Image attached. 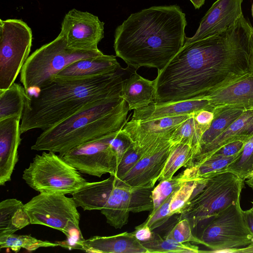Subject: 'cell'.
<instances>
[{"mask_svg": "<svg viewBox=\"0 0 253 253\" xmlns=\"http://www.w3.org/2000/svg\"><path fill=\"white\" fill-rule=\"evenodd\" d=\"M251 26L243 14L217 35L185 42L158 71L155 103L202 99L253 74Z\"/></svg>", "mask_w": 253, "mask_h": 253, "instance_id": "obj_1", "label": "cell"}, {"mask_svg": "<svg viewBox=\"0 0 253 253\" xmlns=\"http://www.w3.org/2000/svg\"><path fill=\"white\" fill-rule=\"evenodd\" d=\"M185 14L177 5L154 6L131 14L114 35L116 56L128 66L160 71L184 44Z\"/></svg>", "mask_w": 253, "mask_h": 253, "instance_id": "obj_2", "label": "cell"}, {"mask_svg": "<svg viewBox=\"0 0 253 253\" xmlns=\"http://www.w3.org/2000/svg\"><path fill=\"white\" fill-rule=\"evenodd\" d=\"M134 70L128 66L86 79H55L36 95L27 93L21 134L35 128L46 130L95 101L121 95L124 80Z\"/></svg>", "mask_w": 253, "mask_h": 253, "instance_id": "obj_3", "label": "cell"}, {"mask_svg": "<svg viewBox=\"0 0 253 253\" xmlns=\"http://www.w3.org/2000/svg\"><path fill=\"white\" fill-rule=\"evenodd\" d=\"M129 111L122 95L95 101L43 130L31 148L62 157L78 145L122 130Z\"/></svg>", "mask_w": 253, "mask_h": 253, "instance_id": "obj_4", "label": "cell"}, {"mask_svg": "<svg viewBox=\"0 0 253 253\" xmlns=\"http://www.w3.org/2000/svg\"><path fill=\"white\" fill-rule=\"evenodd\" d=\"M102 54L99 49L81 51L69 48L64 37L59 33L54 40L29 56L20 71V82L27 93L32 88L40 89L53 82L56 75L74 62Z\"/></svg>", "mask_w": 253, "mask_h": 253, "instance_id": "obj_5", "label": "cell"}, {"mask_svg": "<svg viewBox=\"0 0 253 253\" xmlns=\"http://www.w3.org/2000/svg\"><path fill=\"white\" fill-rule=\"evenodd\" d=\"M203 179V187L188 202L178 218L188 219L192 228L239 201L244 187V180L231 172Z\"/></svg>", "mask_w": 253, "mask_h": 253, "instance_id": "obj_6", "label": "cell"}, {"mask_svg": "<svg viewBox=\"0 0 253 253\" xmlns=\"http://www.w3.org/2000/svg\"><path fill=\"white\" fill-rule=\"evenodd\" d=\"M80 173L59 154L44 151L34 157L22 178L41 193L72 195L87 182Z\"/></svg>", "mask_w": 253, "mask_h": 253, "instance_id": "obj_7", "label": "cell"}, {"mask_svg": "<svg viewBox=\"0 0 253 253\" xmlns=\"http://www.w3.org/2000/svg\"><path fill=\"white\" fill-rule=\"evenodd\" d=\"M31 224H39L60 231L67 237L64 241L73 246L84 239L80 228V214L72 198L64 194L41 193L24 204Z\"/></svg>", "mask_w": 253, "mask_h": 253, "instance_id": "obj_8", "label": "cell"}, {"mask_svg": "<svg viewBox=\"0 0 253 253\" xmlns=\"http://www.w3.org/2000/svg\"><path fill=\"white\" fill-rule=\"evenodd\" d=\"M32 41V30L23 21L0 20V89L14 83L30 56Z\"/></svg>", "mask_w": 253, "mask_h": 253, "instance_id": "obj_9", "label": "cell"}, {"mask_svg": "<svg viewBox=\"0 0 253 253\" xmlns=\"http://www.w3.org/2000/svg\"><path fill=\"white\" fill-rule=\"evenodd\" d=\"M242 211L239 201L211 218L199 238L202 245L212 252H228L253 245Z\"/></svg>", "mask_w": 253, "mask_h": 253, "instance_id": "obj_10", "label": "cell"}, {"mask_svg": "<svg viewBox=\"0 0 253 253\" xmlns=\"http://www.w3.org/2000/svg\"><path fill=\"white\" fill-rule=\"evenodd\" d=\"M115 132L78 145L62 158L81 173L98 177L106 173L114 175L118 161L110 139Z\"/></svg>", "mask_w": 253, "mask_h": 253, "instance_id": "obj_11", "label": "cell"}, {"mask_svg": "<svg viewBox=\"0 0 253 253\" xmlns=\"http://www.w3.org/2000/svg\"><path fill=\"white\" fill-rule=\"evenodd\" d=\"M104 23L87 11L75 8L69 10L61 23V34L67 47L76 50L99 49L98 44L104 38Z\"/></svg>", "mask_w": 253, "mask_h": 253, "instance_id": "obj_12", "label": "cell"}, {"mask_svg": "<svg viewBox=\"0 0 253 253\" xmlns=\"http://www.w3.org/2000/svg\"><path fill=\"white\" fill-rule=\"evenodd\" d=\"M190 115L148 120L131 119L121 130L128 138L132 146L143 155L146 151L170 141L174 131Z\"/></svg>", "mask_w": 253, "mask_h": 253, "instance_id": "obj_13", "label": "cell"}, {"mask_svg": "<svg viewBox=\"0 0 253 253\" xmlns=\"http://www.w3.org/2000/svg\"><path fill=\"white\" fill-rule=\"evenodd\" d=\"M173 144L168 141L146 151L121 180L132 187L154 188L164 168Z\"/></svg>", "mask_w": 253, "mask_h": 253, "instance_id": "obj_14", "label": "cell"}, {"mask_svg": "<svg viewBox=\"0 0 253 253\" xmlns=\"http://www.w3.org/2000/svg\"><path fill=\"white\" fill-rule=\"evenodd\" d=\"M244 0H217L203 17L195 34L186 37L192 42L217 35L233 25L243 14Z\"/></svg>", "mask_w": 253, "mask_h": 253, "instance_id": "obj_15", "label": "cell"}, {"mask_svg": "<svg viewBox=\"0 0 253 253\" xmlns=\"http://www.w3.org/2000/svg\"><path fill=\"white\" fill-rule=\"evenodd\" d=\"M14 116L0 120V185L11 180L18 161V148L21 141L20 121Z\"/></svg>", "mask_w": 253, "mask_h": 253, "instance_id": "obj_16", "label": "cell"}, {"mask_svg": "<svg viewBox=\"0 0 253 253\" xmlns=\"http://www.w3.org/2000/svg\"><path fill=\"white\" fill-rule=\"evenodd\" d=\"M74 249L89 253H149L133 232L110 236H92L77 242Z\"/></svg>", "mask_w": 253, "mask_h": 253, "instance_id": "obj_17", "label": "cell"}, {"mask_svg": "<svg viewBox=\"0 0 253 253\" xmlns=\"http://www.w3.org/2000/svg\"><path fill=\"white\" fill-rule=\"evenodd\" d=\"M204 98L214 109L234 108L253 109V74L231 85L217 90Z\"/></svg>", "mask_w": 253, "mask_h": 253, "instance_id": "obj_18", "label": "cell"}, {"mask_svg": "<svg viewBox=\"0 0 253 253\" xmlns=\"http://www.w3.org/2000/svg\"><path fill=\"white\" fill-rule=\"evenodd\" d=\"M122 68L117 61L116 56L103 54L74 62L60 72L54 80H73L86 79L113 73Z\"/></svg>", "mask_w": 253, "mask_h": 253, "instance_id": "obj_19", "label": "cell"}, {"mask_svg": "<svg viewBox=\"0 0 253 253\" xmlns=\"http://www.w3.org/2000/svg\"><path fill=\"white\" fill-rule=\"evenodd\" d=\"M253 135V109L245 110L225 131L194 156L193 164L202 161L226 144L237 140L247 141Z\"/></svg>", "mask_w": 253, "mask_h": 253, "instance_id": "obj_20", "label": "cell"}, {"mask_svg": "<svg viewBox=\"0 0 253 253\" xmlns=\"http://www.w3.org/2000/svg\"><path fill=\"white\" fill-rule=\"evenodd\" d=\"M205 109L213 112L209 101L199 99L165 103H152L148 106L133 110L132 119L148 120L165 117L189 115Z\"/></svg>", "mask_w": 253, "mask_h": 253, "instance_id": "obj_21", "label": "cell"}, {"mask_svg": "<svg viewBox=\"0 0 253 253\" xmlns=\"http://www.w3.org/2000/svg\"><path fill=\"white\" fill-rule=\"evenodd\" d=\"M121 95L129 111L145 107L155 102V81L142 77L134 70L124 80Z\"/></svg>", "mask_w": 253, "mask_h": 253, "instance_id": "obj_22", "label": "cell"}, {"mask_svg": "<svg viewBox=\"0 0 253 253\" xmlns=\"http://www.w3.org/2000/svg\"><path fill=\"white\" fill-rule=\"evenodd\" d=\"M115 185V176L97 182H87L72 195L78 207L84 211L99 210Z\"/></svg>", "mask_w": 253, "mask_h": 253, "instance_id": "obj_23", "label": "cell"}, {"mask_svg": "<svg viewBox=\"0 0 253 253\" xmlns=\"http://www.w3.org/2000/svg\"><path fill=\"white\" fill-rule=\"evenodd\" d=\"M24 204L15 198L0 203V237L14 234L31 224Z\"/></svg>", "mask_w": 253, "mask_h": 253, "instance_id": "obj_24", "label": "cell"}, {"mask_svg": "<svg viewBox=\"0 0 253 253\" xmlns=\"http://www.w3.org/2000/svg\"><path fill=\"white\" fill-rule=\"evenodd\" d=\"M27 95L24 87L15 83L0 89V120L14 116L22 118Z\"/></svg>", "mask_w": 253, "mask_h": 253, "instance_id": "obj_25", "label": "cell"}, {"mask_svg": "<svg viewBox=\"0 0 253 253\" xmlns=\"http://www.w3.org/2000/svg\"><path fill=\"white\" fill-rule=\"evenodd\" d=\"M244 111L234 108L214 109L213 112V120L209 128L202 135L198 150L201 147L209 144L225 131Z\"/></svg>", "mask_w": 253, "mask_h": 253, "instance_id": "obj_26", "label": "cell"}, {"mask_svg": "<svg viewBox=\"0 0 253 253\" xmlns=\"http://www.w3.org/2000/svg\"><path fill=\"white\" fill-rule=\"evenodd\" d=\"M194 113L190 114L174 131L170 141L173 144L180 143L189 145L193 150L195 156L198 150L202 135L207 129L197 123Z\"/></svg>", "mask_w": 253, "mask_h": 253, "instance_id": "obj_27", "label": "cell"}, {"mask_svg": "<svg viewBox=\"0 0 253 253\" xmlns=\"http://www.w3.org/2000/svg\"><path fill=\"white\" fill-rule=\"evenodd\" d=\"M240 153L237 155L228 157L211 156L188 167L186 170L191 180L203 179L223 173Z\"/></svg>", "mask_w": 253, "mask_h": 253, "instance_id": "obj_28", "label": "cell"}, {"mask_svg": "<svg viewBox=\"0 0 253 253\" xmlns=\"http://www.w3.org/2000/svg\"><path fill=\"white\" fill-rule=\"evenodd\" d=\"M194 155L193 150L189 145L173 144L159 181L171 178L181 167L192 166Z\"/></svg>", "mask_w": 253, "mask_h": 253, "instance_id": "obj_29", "label": "cell"}, {"mask_svg": "<svg viewBox=\"0 0 253 253\" xmlns=\"http://www.w3.org/2000/svg\"><path fill=\"white\" fill-rule=\"evenodd\" d=\"M58 246L56 242L52 243L39 240L30 235H17L14 233L0 237V249H10L15 253L18 252L21 249L33 251L40 248Z\"/></svg>", "mask_w": 253, "mask_h": 253, "instance_id": "obj_30", "label": "cell"}, {"mask_svg": "<svg viewBox=\"0 0 253 253\" xmlns=\"http://www.w3.org/2000/svg\"><path fill=\"white\" fill-rule=\"evenodd\" d=\"M189 181L191 180L186 170L171 178L160 181V183L152 190L153 209L150 213L157 210L182 184Z\"/></svg>", "mask_w": 253, "mask_h": 253, "instance_id": "obj_31", "label": "cell"}, {"mask_svg": "<svg viewBox=\"0 0 253 253\" xmlns=\"http://www.w3.org/2000/svg\"><path fill=\"white\" fill-rule=\"evenodd\" d=\"M244 180L253 173V135L245 142L238 157L225 169Z\"/></svg>", "mask_w": 253, "mask_h": 253, "instance_id": "obj_32", "label": "cell"}, {"mask_svg": "<svg viewBox=\"0 0 253 253\" xmlns=\"http://www.w3.org/2000/svg\"><path fill=\"white\" fill-rule=\"evenodd\" d=\"M141 243L148 250L149 253H198L202 252L199 250L198 246L193 245L190 243H177L162 237L156 233L153 239Z\"/></svg>", "mask_w": 253, "mask_h": 253, "instance_id": "obj_33", "label": "cell"}, {"mask_svg": "<svg viewBox=\"0 0 253 253\" xmlns=\"http://www.w3.org/2000/svg\"><path fill=\"white\" fill-rule=\"evenodd\" d=\"M198 179L187 181L175 192L170 204V214L172 216L181 213L188 202L193 197Z\"/></svg>", "mask_w": 253, "mask_h": 253, "instance_id": "obj_34", "label": "cell"}, {"mask_svg": "<svg viewBox=\"0 0 253 253\" xmlns=\"http://www.w3.org/2000/svg\"><path fill=\"white\" fill-rule=\"evenodd\" d=\"M192 229L189 220L183 218L178 220L174 226L164 237L179 243L192 242L202 245L200 238L193 234Z\"/></svg>", "mask_w": 253, "mask_h": 253, "instance_id": "obj_35", "label": "cell"}, {"mask_svg": "<svg viewBox=\"0 0 253 253\" xmlns=\"http://www.w3.org/2000/svg\"><path fill=\"white\" fill-rule=\"evenodd\" d=\"M142 156V152L132 145L119 163L114 175L115 177L117 179L122 180L135 166Z\"/></svg>", "mask_w": 253, "mask_h": 253, "instance_id": "obj_36", "label": "cell"}, {"mask_svg": "<svg viewBox=\"0 0 253 253\" xmlns=\"http://www.w3.org/2000/svg\"><path fill=\"white\" fill-rule=\"evenodd\" d=\"M176 191L170 195L157 210L151 213L147 219L141 224L146 225L152 230H154L168 221L170 217L172 216L170 214V204Z\"/></svg>", "mask_w": 253, "mask_h": 253, "instance_id": "obj_37", "label": "cell"}, {"mask_svg": "<svg viewBox=\"0 0 253 253\" xmlns=\"http://www.w3.org/2000/svg\"><path fill=\"white\" fill-rule=\"evenodd\" d=\"M110 143L116 153L119 164L124 154L132 145L131 143L121 130L113 133Z\"/></svg>", "mask_w": 253, "mask_h": 253, "instance_id": "obj_38", "label": "cell"}, {"mask_svg": "<svg viewBox=\"0 0 253 253\" xmlns=\"http://www.w3.org/2000/svg\"><path fill=\"white\" fill-rule=\"evenodd\" d=\"M246 141L239 139L229 142L220 147L210 156L228 157L237 155L243 149Z\"/></svg>", "mask_w": 253, "mask_h": 253, "instance_id": "obj_39", "label": "cell"}, {"mask_svg": "<svg viewBox=\"0 0 253 253\" xmlns=\"http://www.w3.org/2000/svg\"><path fill=\"white\" fill-rule=\"evenodd\" d=\"M194 117L197 123L207 130L213 120L214 113L211 111L203 109L195 112Z\"/></svg>", "mask_w": 253, "mask_h": 253, "instance_id": "obj_40", "label": "cell"}, {"mask_svg": "<svg viewBox=\"0 0 253 253\" xmlns=\"http://www.w3.org/2000/svg\"><path fill=\"white\" fill-rule=\"evenodd\" d=\"M136 239L141 243L148 242L153 239L155 233L149 227L141 224L135 227L133 232Z\"/></svg>", "mask_w": 253, "mask_h": 253, "instance_id": "obj_41", "label": "cell"}, {"mask_svg": "<svg viewBox=\"0 0 253 253\" xmlns=\"http://www.w3.org/2000/svg\"><path fill=\"white\" fill-rule=\"evenodd\" d=\"M242 213L246 225L253 237V204L249 210L243 211Z\"/></svg>", "mask_w": 253, "mask_h": 253, "instance_id": "obj_42", "label": "cell"}, {"mask_svg": "<svg viewBox=\"0 0 253 253\" xmlns=\"http://www.w3.org/2000/svg\"><path fill=\"white\" fill-rule=\"evenodd\" d=\"M228 252L235 253H253V245H250L244 248L233 249L229 251Z\"/></svg>", "mask_w": 253, "mask_h": 253, "instance_id": "obj_43", "label": "cell"}, {"mask_svg": "<svg viewBox=\"0 0 253 253\" xmlns=\"http://www.w3.org/2000/svg\"><path fill=\"white\" fill-rule=\"evenodd\" d=\"M196 9L200 8L205 3V0H190Z\"/></svg>", "mask_w": 253, "mask_h": 253, "instance_id": "obj_44", "label": "cell"}, {"mask_svg": "<svg viewBox=\"0 0 253 253\" xmlns=\"http://www.w3.org/2000/svg\"><path fill=\"white\" fill-rule=\"evenodd\" d=\"M246 183L253 189V173L249 177L246 179Z\"/></svg>", "mask_w": 253, "mask_h": 253, "instance_id": "obj_45", "label": "cell"}, {"mask_svg": "<svg viewBox=\"0 0 253 253\" xmlns=\"http://www.w3.org/2000/svg\"><path fill=\"white\" fill-rule=\"evenodd\" d=\"M251 42L253 53V27L252 25L251 27Z\"/></svg>", "mask_w": 253, "mask_h": 253, "instance_id": "obj_46", "label": "cell"}, {"mask_svg": "<svg viewBox=\"0 0 253 253\" xmlns=\"http://www.w3.org/2000/svg\"><path fill=\"white\" fill-rule=\"evenodd\" d=\"M252 16H253V3L252 5Z\"/></svg>", "mask_w": 253, "mask_h": 253, "instance_id": "obj_47", "label": "cell"}, {"mask_svg": "<svg viewBox=\"0 0 253 253\" xmlns=\"http://www.w3.org/2000/svg\"><path fill=\"white\" fill-rule=\"evenodd\" d=\"M252 204H253V202H252Z\"/></svg>", "mask_w": 253, "mask_h": 253, "instance_id": "obj_48", "label": "cell"}]
</instances>
